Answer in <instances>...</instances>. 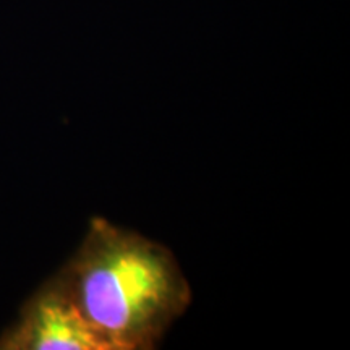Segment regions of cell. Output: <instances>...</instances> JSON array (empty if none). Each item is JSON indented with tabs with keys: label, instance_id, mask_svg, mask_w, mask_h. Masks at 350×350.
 Here are the masks:
<instances>
[{
	"label": "cell",
	"instance_id": "cell-1",
	"mask_svg": "<svg viewBox=\"0 0 350 350\" xmlns=\"http://www.w3.org/2000/svg\"><path fill=\"white\" fill-rule=\"evenodd\" d=\"M107 350H151L191 304V287L164 245L104 217L55 275Z\"/></svg>",
	"mask_w": 350,
	"mask_h": 350
},
{
	"label": "cell",
	"instance_id": "cell-2",
	"mask_svg": "<svg viewBox=\"0 0 350 350\" xmlns=\"http://www.w3.org/2000/svg\"><path fill=\"white\" fill-rule=\"evenodd\" d=\"M5 350H107L57 278L26 304L20 321L0 339Z\"/></svg>",
	"mask_w": 350,
	"mask_h": 350
}]
</instances>
